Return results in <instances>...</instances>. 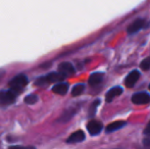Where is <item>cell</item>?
Masks as SVG:
<instances>
[{
    "instance_id": "cell-1",
    "label": "cell",
    "mask_w": 150,
    "mask_h": 149,
    "mask_svg": "<svg viewBox=\"0 0 150 149\" xmlns=\"http://www.w3.org/2000/svg\"><path fill=\"white\" fill-rule=\"evenodd\" d=\"M29 83V80L27 78V76L21 74V75H18L16 77H14L13 79L10 81L9 83V87H10V90L14 91L16 94L18 92H21V90L27 86V84Z\"/></svg>"
},
{
    "instance_id": "cell-2",
    "label": "cell",
    "mask_w": 150,
    "mask_h": 149,
    "mask_svg": "<svg viewBox=\"0 0 150 149\" xmlns=\"http://www.w3.org/2000/svg\"><path fill=\"white\" fill-rule=\"evenodd\" d=\"M16 93L12 90H7V91H1L0 92V104L7 105L10 104L16 100Z\"/></svg>"
},
{
    "instance_id": "cell-3",
    "label": "cell",
    "mask_w": 150,
    "mask_h": 149,
    "mask_svg": "<svg viewBox=\"0 0 150 149\" xmlns=\"http://www.w3.org/2000/svg\"><path fill=\"white\" fill-rule=\"evenodd\" d=\"M65 78V76L61 75L60 73H50L49 75L41 78L38 80V84H45V83H52V82L62 81Z\"/></svg>"
},
{
    "instance_id": "cell-4",
    "label": "cell",
    "mask_w": 150,
    "mask_h": 149,
    "mask_svg": "<svg viewBox=\"0 0 150 149\" xmlns=\"http://www.w3.org/2000/svg\"><path fill=\"white\" fill-rule=\"evenodd\" d=\"M132 102L135 104H147L150 102V95L145 92H140V93H136L132 96Z\"/></svg>"
},
{
    "instance_id": "cell-5",
    "label": "cell",
    "mask_w": 150,
    "mask_h": 149,
    "mask_svg": "<svg viewBox=\"0 0 150 149\" xmlns=\"http://www.w3.org/2000/svg\"><path fill=\"white\" fill-rule=\"evenodd\" d=\"M139 78H140V73H139L138 71H133V72H131L130 74L126 77V79H125V84H126V86L128 88H131L137 83Z\"/></svg>"
},
{
    "instance_id": "cell-6",
    "label": "cell",
    "mask_w": 150,
    "mask_h": 149,
    "mask_svg": "<svg viewBox=\"0 0 150 149\" xmlns=\"http://www.w3.org/2000/svg\"><path fill=\"white\" fill-rule=\"evenodd\" d=\"M87 130L91 135H97L102 130V124L98 121H91L87 125Z\"/></svg>"
},
{
    "instance_id": "cell-7",
    "label": "cell",
    "mask_w": 150,
    "mask_h": 149,
    "mask_svg": "<svg viewBox=\"0 0 150 149\" xmlns=\"http://www.w3.org/2000/svg\"><path fill=\"white\" fill-rule=\"evenodd\" d=\"M145 26V20H142V18H138L135 22H133L130 26L128 27L127 31H128L129 34H134V33H137L139 30L143 28Z\"/></svg>"
},
{
    "instance_id": "cell-8",
    "label": "cell",
    "mask_w": 150,
    "mask_h": 149,
    "mask_svg": "<svg viewBox=\"0 0 150 149\" xmlns=\"http://www.w3.org/2000/svg\"><path fill=\"white\" fill-rule=\"evenodd\" d=\"M58 73H60L63 76L73 75L75 73V68H74L73 64L69 62H62L58 66Z\"/></svg>"
},
{
    "instance_id": "cell-9",
    "label": "cell",
    "mask_w": 150,
    "mask_h": 149,
    "mask_svg": "<svg viewBox=\"0 0 150 149\" xmlns=\"http://www.w3.org/2000/svg\"><path fill=\"white\" fill-rule=\"evenodd\" d=\"M83 140H85V134L83 131L79 130V131L73 133L69 138H67V143H78V142H82Z\"/></svg>"
},
{
    "instance_id": "cell-10",
    "label": "cell",
    "mask_w": 150,
    "mask_h": 149,
    "mask_svg": "<svg viewBox=\"0 0 150 149\" xmlns=\"http://www.w3.org/2000/svg\"><path fill=\"white\" fill-rule=\"evenodd\" d=\"M122 93V89L120 87H113L109 90L106 93V96H105V99H106L107 102H110L115 99V97L120 96V94Z\"/></svg>"
},
{
    "instance_id": "cell-11",
    "label": "cell",
    "mask_w": 150,
    "mask_h": 149,
    "mask_svg": "<svg viewBox=\"0 0 150 149\" xmlns=\"http://www.w3.org/2000/svg\"><path fill=\"white\" fill-rule=\"evenodd\" d=\"M67 90H69V85L65 83H58L55 86H53V88H52V91L54 93L58 94V95H64V94H67Z\"/></svg>"
},
{
    "instance_id": "cell-12",
    "label": "cell",
    "mask_w": 150,
    "mask_h": 149,
    "mask_svg": "<svg viewBox=\"0 0 150 149\" xmlns=\"http://www.w3.org/2000/svg\"><path fill=\"white\" fill-rule=\"evenodd\" d=\"M126 125V121H113V123L109 124L108 126L106 127V132L107 133H111V132H115L117 130L122 129L124 126Z\"/></svg>"
},
{
    "instance_id": "cell-13",
    "label": "cell",
    "mask_w": 150,
    "mask_h": 149,
    "mask_svg": "<svg viewBox=\"0 0 150 149\" xmlns=\"http://www.w3.org/2000/svg\"><path fill=\"white\" fill-rule=\"evenodd\" d=\"M103 80V74L102 73H94L90 76L89 78V84L92 86H97L102 82Z\"/></svg>"
},
{
    "instance_id": "cell-14",
    "label": "cell",
    "mask_w": 150,
    "mask_h": 149,
    "mask_svg": "<svg viewBox=\"0 0 150 149\" xmlns=\"http://www.w3.org/2000/svg\"><path fill=\"white\" fill-rule=\"evenodd\" d=\"M84 90H85V86H84L83 84H78V85H76L75 87L73 88V90H71V95L79 96L83 93Z\"/></svg>"
},
{
    "instance_id": "cell-15",
    "label": "cell",
    "mask_w": 150,
    "mask_h": 149,
    "mask_svg": "<svg viewBox=\"0 0 150 149\" xmlns=\"http://www.w3.org/2000/svg\"><path fill=\"white\" fill-rule=\"evenodd\" d=\"M37 101H38V96L35 95V94H30V95H27L25 97V102L27 104H30V105L35 104Z\"/></svg>"
},
{
    "instance_id": "cell-16",
    "label": "cell",
    "mask_w": 150,
    "mask_h": 149,
    "mask_svg": "<svg viewBox=\"0 0 150 149\" xmlns=\"http://www.w3.org/2000/svg\"><path fill=\"white\" fill-rule=\"evenodd\" d=\"M141 68L143 71H148L150 68V57H147L141 62Z\"/></svg>"
},
{
    "instance_id": "cell-17",
    "label": "cell",
    "mask_w": 150,
    "mask_h": 149,
    "mask_svg": "<svg viewBox=\"0 0 150 149\" xmlns=\"http://www.w3.org/2000/svg\"><path fill=\"white\" fill-rule=\"evenodd\" d=\"M100 103L99 102V100H96V101L94 102V103L91 105V108H90V115H94V113L95 112H96V108H97V106H98V104Z\"/></svg>"
},
{
    "instance_id": "cell-18",
    "label": "cell",
    "mask_w": 150,
    "mask_h": 149,
    "mask_svg": "<svg viewBox=\"0 0 150 149\" xmlns=\"http://www.w3.org/2000/svg\"><path fill=\"white\" fill-rule=\"evenodd\" d=\"M9 149H36L35 147H32V146H11Z\"/></svg>"
},
{
    "instance_id": "cell-19",
    "label": "cell",
    "mask_w": 150,
    "mask_h": 149,
    "mask_svg": "<svg viewBox=\"0 0 150 149\" xmlns=\"http://www.w3.org/2000/svg\"><path fill=\"white\" fill-rule=\"evenodd\" d=\"M144 134L145 135H148L150 136V123L147 125V127L145 128V130H144Z\"/></svg>"
},
{
    "instance_id": "cell-20",
    "label": "cell",
    "mask_w": 150,
    "mask_h": 149,
    "mask_svg": "<svg viewBox=\"0 0 150 149\" xmlns=\"http://www.w3.org/2000/svg\"><path fill=\"white\" fill-rule=\"evenodd\" d=\"M143 143H144L145 146L150 147V139H144V140H143Z\"/></svg>"
},
{
    "instance_id": "cell-21",
    "label": "cell",
    "mask_w": 150,
    "mask_h": 149,
    "mask_svg": "<svg viewBox=\"0 0 150 149\" xmlns=\"http://www.w3.org/2000/svg\"><path fill=\"white\" fill-rule=\"evenodd\" d=\"M149 89H150V85H149Z\"/></svg>"
}]
</instances>
